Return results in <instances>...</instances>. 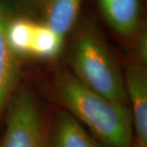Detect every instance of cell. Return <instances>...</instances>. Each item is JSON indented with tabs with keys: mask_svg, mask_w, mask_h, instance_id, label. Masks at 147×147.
<instances>
[{
	"mask_svg": "<svg viewBox=\"0 0 147 147\" xmlns=\"http://www.w3.org/2000/svg\"><path fill=\"white\" fill-rule=\"evenodd\" d=\"M124 85L131 102L130 113L136 147H147V78L142 67H126Z\"/></svg>",
	"mask_w": 147,
	"mask_h": 147,
	"instance_id": "4",
	"label": "cell"
},
{
	"mask_svg": "<svg viewBox=\"0 0 147 147\" xmlns=\"http://www.w3.org/2000/svg\"><path fill=\"white\" fill-rule=\"evenodd\" d=\"M110 27L123 37H131L140 27V0H98Z\"/></svg>",
	"mask_w": 147,
	"mask_h": 147,
	"instance_id": "7",
	"label": "cell"
},
{
	"mask_svg": "<svg viewBox=\"0 0 147 147\" xmlns=\"http://www.w3.org/2000/svg\"><path fill=\"white\" fill-rule=\"evenodd\" d=\"M11 11L5 0H0V114L14 89L19 75L18 57L11 51L6 37Z\"/></svg>",
	"mask_w": 147,
	"mask_h": 147,
	"instance_id": "5",
	"label": "cell"
},
{
	"mask_svg": "<svg viewBox=\"0 0 147 147\" xmlns=\"http://www.w3.org/2000/svg\"><path fill=\"white\" fill-rule=\"evenodd\" d=\"M36 20L26 17H10L6 28L8 44L17 57H30Z\"/></svg>",
	"mask_w": 147,
	"mask_h": 147,
	"instance_id": "9",
	"label": "cell"
},
{
	"mask_svg": "<svg viewBox=\"0 0 147 147\" xmlns=\"http://www.w3.org/2000/svg\"><path fill=\"white\" fill-rule=\"evenodd\" d=\"M53 147H99L80 122L70 114H61L55 125Z\"/></svg>",
	"mask_w": 147,
	"mask_h": 147,
	"instance_id": "8",
	"label": "cell"
},
{
	"mask_svg": "<svg viewBox=\"0 0 147 147\" xmlns=\"http://www.w3.org/2000/svg\"><path fill=\"white\" fill-rule=\"evenodd\" d=\"M139 36V43H138V50H139V55L142 62H146V55H147V47H146V32L145 30H140Z\"/></svg>",
	"mask_w": 147,
	"mask_h": 147,
	"instance_id": "11",
	"label": "cell"
},
{
	"mask_svg": "<svg viewBox=\"0 0 147 147\" xmlns=\"http://www.w3.org/2000/svg\"><path fill=\"white\" fill-rule=\"evenodd\" d=\"M0 147H47L39 108L29 91L11 101Z\"/></svg>",
	"mask_w": 147,
	"mask_h": 147,
	"instance_id": "3",
	"label": "cell"
},
{
	"mask_svg": "<svg viewBox=\"0 0 147 147\" xmlns=\"http://www.w3.org/2000/svg\"><path fill=\"white\" fill-rule=\"evenodd\" d=\"M64 37L59 36L42 21H36L30 57L53 59L60 54Z\"/></svg>",
	"mask_w": 147,
	"mask_h": 147,
	"instance_id": "10",
	"label": "cell"
},
{
	"mask_svg": "<svg viewBox=\"0 0 147 147\" xmlns=\"http://www.w3.org/2000/svg\"><path fill=\"white\" fill-rule=\"evenodd\" d=\"M40 14V21L62 37L78 20L83 0H29Z\"/></svg>",
	"mask_w": 147,
	"mask_h": 147,
	"instance_id": "6",
	"label": "cell"
},
{
	"mask_svg": "<svg viewBox=\"0 0 147 147\" xmlns=\"http://www.w3.org/2000/svg\"><path fill=\"white\" fill-rule=\"evenodd\" d=\"M75 76L84 86L113 101L124 104V78L106 44L90 27L76 36L71 52Z\"/></svg>",
	"mask_w": 147,
	"mask_h": 147,
	"instance_id": "2",
	"label": "cell"
},
{
	"mask_svg": "<svg viewBox=\"0 0 147 147\" xmlns=\"http://www.w3.org/2000/svg\"><path fill=\"white\" fill-rule=\"evenodd\" d=\"M58 93L76 119L83 122L109 147L131 146L132 117L123 103L113 101L90 90L71 74L61 76Z\"/></svg>",
	"mask_w": 147,
	"mask_h": 147,
	"instance_id": "1",
	"label": "cell"
}]
</instances>
